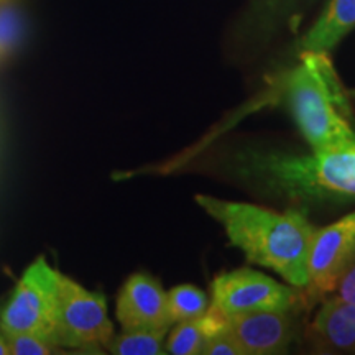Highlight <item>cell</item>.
Listing matches in <instances>:
<instances>
[{
  "label": "cell",
  "instance_id": "cell-13",
  "mask_svg": "<svg viewBox=\"0 0 355 355\" xmlns=\"http://www.w3.org/2000/svg\"><path fill=\"white\" fill-rule=\"evenodd\" d=\"M165 334L166 332L148 329L123 331L121 336L110 339L107 349L115 355H162L166 354L163 347Z\"/></svg>",
  "mask_w": 355,
  "mask_h": 355
},
{
  "label": "cell",
  "instance_id": "cell-18",
  "mask_svg": "<svg viewBox=\"0 0 355 355\" xmlns=\"http://www.w3.org/2000/svg\"><path fill=\"white\" fill-rule=\"evenodd\" d=\"M336 291L340 300L355 304V260H350L349 265L345 266L339 282H337Z\"/></svg>",
  "mask_w": 355,
  "mask_h": 355
},
{
  "label": "cell",
  "instance_id": "cell-3",
  "mask_svg": "<svg viewBox=\"0 0 355 355\" xmlns=\"http://www.w3.org/2000/svg\"><path fill=\"white\" fill-rule=\"evenodd\" d=\"M279 92L313 152L355 148V119L327 53L304 51L279 78Z\"/></svg>",
  "mask_w": 355,
  "mask_h": 355
},
{
  "label": "cell",
  "instance_id": "cell-8",
  "mask_svg": "<svg viewBox=\"0 0 355 355\" xmlns=\"http://www.w3.org/2000/svg\"><path fill=\"white\" fill-rule=\"evenodd\" d=\"M117 319L123 331L168 332L173 321L168 313L166 293L158 279L146 273H133L128 277L119 293Z\"/></svg>",
  "mask_w": 355,
  "mask_h": 355
},
{
  "label": "cell",
  "instance_id": "cell-4",
  "mask_svg": "<svg viewBox=\"0 0 355 355\" xmlns=\"http://www.w3.org/2000/svg\"><path fill=\"white\" fill-rule=\"evenodd\" d=\"M60 275L44 257H38L0 309V331L3 334H33L53 344Z\"/></svg>",
  "mask_w": 355,
  "mask_h": 355
},
{
  "label": "cell",
  "instance_id": "cell-21",
  "mask_svg": "<svg viewBox=\"0 0 355 355\" xmlns=\"http://www.w3.org/2000/svg\"><path fill=\"white\" fill-rule=\"evenodd\" d=\"M0 2H2V0H0Z\"/></svg>",
  "mask_w": 355,
  "mask_h": 355
},
{
  "label": "cell",
  "instance_id": "cell-20",
  "mask_svg": "<svg viewBox=\"0 0 355 355\" xmlns=\"http://www.w3.org/2000/svg\"><path fill=\"white\" fill-rule=\"evenodd\" d=\"M352 260H355V247H354V255H352Z\"/></svg>",
  "mask_w": 355,
  "mask_h": 355
},
{
  "label": "cell",
  "instance_id": "cell-10",
  "mask_svg": "<svg viewBox=\"0 0 355 355\" xmlns=\"http://www.w3.org/2000/svg\"><path fill=\"white\" fill-rule=\"evenodd\" d=\"M306 339L316 352L355 354V304L339 296L327 300L309 324Z\"/></svg>",
  "mask_w": 355,
  "mask_h": 355
},
{
  "label": "cell",
  "instance_id": "cell-7",
  "mask_svg": "<svg viewBox=\"0 0 355 355\" xmlns=\"http://www.w3.org/2000/svg\"><path fill=\"white\" fill-rule=\"evenodd\" d=\"M355 247V211L334 224L314 229L308 254V298H319L336 291L340 275L352 260Z\"/></svg>",
  "mask_w": 355,
  "mask_h": 355
},
{
  "label": "cell",
  "instance_id": "cell-17",
  "mask_svg": "<svg viewBox=\"0 0 355 355\" xmlns=\"http://www.w3.org/2000/svg\"><path fill=\"white\" fill-rule=\"evenodd\" d=\"M202 355H245L242 345L235 339V336L230 331H222L219 334L209 337L201 347Z\"/></svg>",
  "mask_w": 355,
  "mask_h": 355
},
{
  "label": "cell",
  "instance_id": "cell-12",
  "mask_svg": "<svg viewBox=\"0 0 355 355\" xmlns=\"http://www.w3.org/2000/svg\"><path fill=\"white\" fill-rule=\"evenodd\" d=\"M230 327L229 314L212 303L202 316L178 322V326L168 337L166 354L196 355L201 354L202 344L212 336L227 331Z\"/></svg>",
  "mask_w": 355,
  "mask_h": 355
},
{
  "label": "cell",
  "instance_id": "cell-15",
  "mask_svg": "<svg viewBox=\"0 0 355 355\" xmlns=\"http://www.w3.org/2000/svg\"><path fill=\"white\" fill-rule=\"evenodd\" d=\"M21 32L24 26L19 12L12 6L0 3V60H3L19 44Z\"/></svg>",
  "mask_w": 355,
  "mask_h": 355
},
{
  "label": "cell",
  "instance_id": "cell-5",
  "mask_svg": "<svg viewBox=\"0 0 355 355\" xmlns=\"http://www.w3.org/2000/svg\"><path fill=\"white\" fill-rule=\"evenodd\" d=\"M114 337V326L107 316V303L101 293L89 291L69 277L60 275L55 329V347L97 349Z\"/></svg>",
  "mask_w": 355,
  "mask_h": 355
},
{
  "label": "cell",
  "instance_id": "cell-14",
  "mask_svg": "<svg viewBox=\"0 0 355 355\" xmlns=\"http://www.w3.org/2000/svg\"><path fill=\"white\" fill-rule=\"evenodd\" d=\"M166 303L173 322L196 319L202 316L206 309L209 308L206 293L194 285H180L171 288L166 293Z\"/></svg>",
  "mask_w": 355,
  "mask_h": 355
},
{
  "label": "cell",
  "instance_id": "cell-16",
  "mask_svg": "<svg viewBox=\"0 0 355 355\" xmlns=\"http://www.w3.org/2000/svg\"><path fill=\"white\" fill-rule=\"evenodd\" d=\"M10 355H50L56 347L33 334H6Z\"/></svg>",
  "mask_w": 355,
  "mask_h": 355
},
{
  "label": "cell",
  "instance_id": "cell-11",
  "mask_svg": "<svg viewBox=\"0 0 355 355\" xmlns=\"http://www.w3.org/2000/svg\"><path fill=\"white\" fill-rule=\"evenodd\" d=\"M355 28V0H331L316 24L300 42V53H329Z\"/></svg>",
  "mask_w": 355,
  "mask_h": 355
},
{
  "label": "cell",
  "instance_id": "cell-6",
  "mask_svg": "<svg viewBox=\"0 0 355 355\" xmlns=\"http://www.w3.org/2000/svg\"><path fill=\"white\" fill-rule=\"evenodd\" d=\"M298 300L296 290L250 268L220 273L212 282V303L229 316L245 311H290Z\"/></svg>",
  "mask_w": 355,
  "mask_h": 355
},
{
  "label": "cell",
  "instance_id": "cell-2",
  "mask_svg": "<svg viewBox=\"0 0 355 355\" xmlns=\"http://www.w3.org/2000/svg\"><path fill=\"white\" fill-rule=\"evenodd\" d=\"M229 166L239 180L296 204L355 199V148L311 155L242 148Z\"/></svg>",
  "mask_w": 355,
  "mask_h": 355
},
{
  "label": "cell",
  "instance_id": "cell-1",
  "mask_svg": "<svg viewBox=\"0 0 355 355\" xmlns=\"http://www.w3.org/2000/svg\"><path fill=\"white\" fill-rule=\"evenodd\" d=\"M196 202L219 222L230 243L241 248L250 263L273 270L296 290L306 288L314 227L303 211L291 207L277 212L206 194H198Z\"/></svg>",
  "mask_w": 355,
  "mask_h": 355
},
{
  "label": "cell",
  "instance_id": "cell-9",
  "mask_svg": "<svg viewBox=\"0 0 355 355\" xmlns=\"http://www.w3.org/2000/svg\"><path fill=\"white\" fill-rule=\"evenodd\" d=\"M229 322L245 355L283 354L295 337L290 311H245L229 316Z\"/></svg>",
  "mask_w": 355,
  "mask_h": 355
},
{
  "label": "cell",
  "instance_id": "cell-19",
  "mask_svg": "<svg viewBox=\"0 0 355 355\" xmlns=\"http://www.w3.org/2000/svg\"><path fill=\"white\" fill-rule=\"evenodd\" d=\"M0 355H10V349H8L7 344V337L0 331Z\"/></svg>",
  "mask_w": 355,
  "mask_h": 355
}]
</instances>
